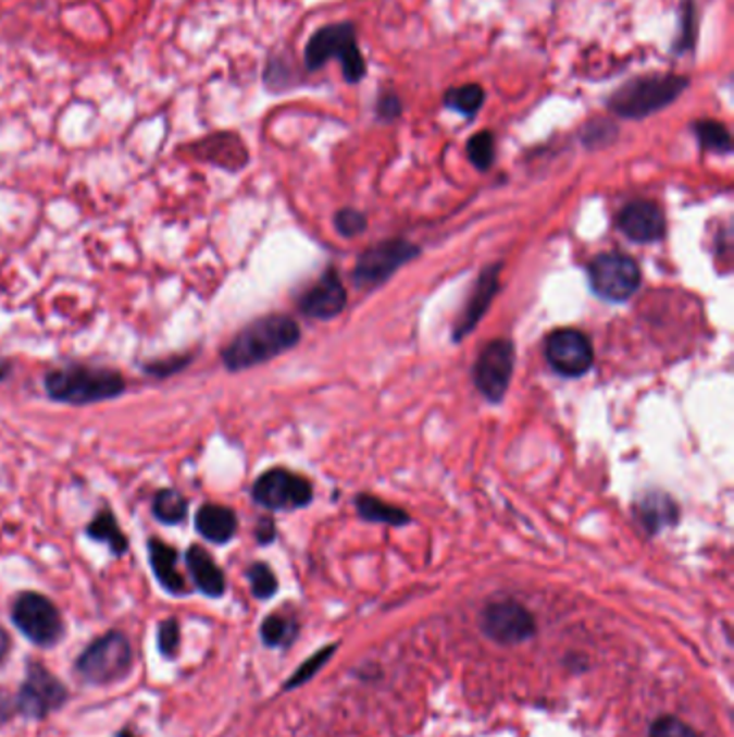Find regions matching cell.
I'll use <instances>...</instances> for the list:
<instances>
[{"label":"cell","mask_w":734,"mask_h":737,"mask_svg":"<svg viewBox=\"0 0 734 737\" xmlns=\"http://www.w3.org/2000/svg\"><path fill=\"white\" fill-rule=\"evenodd\" d=\"M248 580H250V587H252V593L259 598V600H268L276 593L278 589V582H276V576L274 572L263 565V563H254L250 569H248Z\"/></svg>","instance_id":"83f0119b"},{"label":"cell","mask_w":734,"mask_h":737,"mask_svg":"<svg viewBox=\"0 0 734 737\" xmlns=\"http://www.w3.org/2000/svg\"><path fill=\"white\" fill-rule=\"evenodd\" d=\"M300 341V325L285 316L261 317L246 325L222 352V360L231 371L263 365Z\"/></svg>","instance_id":"6da1fadb"},{"label":"cell","mask_w":734,"mask_h":737,"mask_svg":"<svg viewBox=\"0 0 734 737\" xmlns=\"http://www.w3.org/2000/svg\"><path fill=\"white\" fill-rule=\"evenodd\" d=\"M87 535L94 537V539H98V541H105V543L112 548L114 554H121V552L127 550V539H125V535L121 532V528L116 525L114 516H112L108 509L102 512V514L89 525Z\"/></svg>","instance_id":"d4e9b609"},{"label":"cell","mask_w":734,"mask_h":737,"mask_svg":"<svg viewBox=\"0 0 734 737\" xmlns=\"http://www.w3.org/2000/svg\"><path fill=\"white\" fill-rule=\"evenodd\" d=\"M468 158L478 171H487L494 164L496 143H494V134L489 130H483L468 140Z\"/></svg>","instance_id":"484cf974"},{"label":"cell","mask_w":734,"mask_h":737,"mask_svg":"<svg viewBox=\"0 0 734 737\" xmlns=\"http://www.w3.org/2000/svg\"><path fill=\"white\" fill-rule=\"evenodd\" d=\"M276 535V528H274V523L272 520H261V525L257 528V539L259 543H270Z\"/></svg>","instance_id":"836d02e7"},{"label":"cell","mask_w":734,"mask_h":737,"mask_svg":"<svg viewBox=\"0 0 734 737\" xmlns=\"http://www.w3.org/2000/svg\"><path fill=\"white\" fill-rule=\"evenodd\" d=\"M153 514L164 525H177L188 514V503L177 490H162L153 501Z\"/></svg>","instance_id":"cb8c5ba5"},{"label":"cell","mask_w":734,"mask_h":737,"mask_svg":"<svg viewBox=\"0 0 734 737\" xmlns=\"http://www.w3.org/2000/svg\"><path fill=\"white\" fill-rule=\"evenodd\" d=\"M356 507H358L360 516L364 520H371V523H384V525H393V527H403V525L410 523V516L403 509L386 505L375 496H366V494L358 496Z\"/></svg>","instance_id":"44dd1931"},{"label":"cell","mask_w":734,"mask_h":737,"mask_svg":"<svg viewBox=\"0 0 734 737\" xmlns=\"http://www.w3.org/2000/svg\"><path fill=\"white\" fill-rule=\"evenodd\" d=\"M347 307V290L334 270H327L300 300V309L313 319H332Z\"/></svg>","instance_id":"5bb4252c"},{"label":"cell","mask_w":734,"mask_h":737,"mask_svg":"<svg viewBox=\"0 0 734 737\" xmlns=\"http://www.w3.org/2000/svg\"><path fill=\"white\" fill-rule=\"evenodd\" d=\"M46 391L57 402L85 406L119 397L125 391V382L110 369L65 367L46 376Z\"/></svg>","instance_id":"3957f363"},{"label":"cell","mask_w":734,"mask_h":737,"mask_svg":"<svg viewBox=\"0 0 734 737\" xmlns=\"http://www.w3.org/2000/svg\"><path fill=\"white\" fill-rule=\"evenodd\" d=\"M9 371H11V369H9V363L0 358V382H2V380L9 376Z\"/></svg>","instance_id":"8d00e7d4"},{"label":"cell","mask_w":734,"mask_h":737,"mask_svg":"<svg viewBox=\"0 0 734 737\" xmlns=\"http://www.w3.org/2000/svg\"><path fill=\"white\" fill-rule=\"evenodd\" d=\"M648 737H698L696 736V732L689 727V725H685V723H681L679 718H672V716H668V718H659L652 727H650V736Z\"/></svg>","instance_id":"f546056e"},{"label":"cell","mask_w":734,"mask_h":737,"mask_svg":"<svg viewBox=\"0 0 734 737\" xmlns=\"http://www.w3.org/2000/svg\"><path fill=\"white\" fill-rule=\"evenodd\" d=\"M197 530L213 543H226L237 530V518L228 507L203 505L197 514Z\"/></svg>","instance_id":"ffe728a7"},{"label":"cell","mask_w":734,"mask_h":737,"mask_svg":"<svg viewBox=\"0 0 734 737\" xmlns=\"http://www.w3.org/2000/svg\"><path fill=\"white\" fill-rule=\"evenodd\" d=\"M67 699L65 686L50 675L43 666H30L28 677L17 695L15 710L28 718H43L52 710L61 708Z\"/></svg>","instance_id":"7c38bea8"},{"label":"cell","mask_w":734,"mask_h":737,"mask_svg":"<svg viewBox=\"0 0 734 737\" xmlns=\"http://www.w3.org/2000/svg\"><path fill=\"white\" fill-rule=\"evenodd\" d=\"M593 290L610 300L625 303L637 292L642 274L637 263L623 253H604L590 261L588 268Z\"/></svg>","instance_id":"8992f818"},{"label":"cell","mask_w":734,"mask_h":737,"mask_svg":"<svg viewBox=\"0 0 734 737\" xmlns=\"http://www.w3.org/2000/svg\"><path fill=\"white\" fill-rule=\"evenodd\" d=\"M334 224L338 229V233L351 237V235H358L366 229V218L364 213L356 210H340L336 213L334 218Z\"/></svg>","instance_id":"4dcf8cb0"},{"label":"cell","mask_w":734,"mask_h":737,"mask_svg":"<svg viewBox=\"0 0 734 737\" xmlns=\"http://www.w3.org/2000/svg\"><path fill=\"white\" fill-rule=\"evenodd\" d=\"M483 102H485V89L476 83L448 89L441 100V105L455 112H461L463 116H474L481 110Z\"/></svg>","instance_id":"603a6c76"},{"label":"cell","mask_w":734,"mask_h":737,"mask_svg":"<svg viewBox=\"0 0 734 737\" xmlns=\"http://www.w3.org/2000/svg\"><path fill=\"white\" fill-rule=\"evenodd\" d=\"M132 664L129 640L121 632L104 634L78 660V673L91 684L121 679Z\"/></svg>","instance_id":"5b68a950"},{"label":"cell","mask_w":734,"mask_h":737,"mask_svg":"<svg viewBox=\"0 0 734 737\" xmlns=\"http://www.w3.org/2000/svg\"><path fill=\"white\" fill-rule=\"evenodd\" d=\"M9 636H7V632L0 628V662L7 658V651H9Z\"/></svg>","instance_id":"d590c367"},{"label":"cell","mask_w":734,"mask_h":737,"mask_svg":"<svg viewBox=\"0 0 734 737\" xmlns=\"http://www.w3.org/2000/svg\"><path fill=\"white\" fill-rule=\"evenodd\" d=\"M513 365H515V347L507 339L494 341L481 352L474 365V382L489 402L498 404L507 395L513 376Z\"/></svg>","instance_id":"30bf717a"},{"label":"cell","mask_w":734,"mask_h":737,"mask_svg":"<svg viewBox=\"0 0 734 737\" xmlns=\"http://www.w3.org/2000/svg\"><path fill=\"white\" fill-rule=\"evenodd\" d=\"M13 624L37 644H54L63 634L57 606L39 593H22L13 604Z\"/></svg>","instance_id":"9c48e42d"},{"label":"cell","mask_w":734,"mask_h":737,"mask_svg":"<svg viewBox=\"0 0 734 737\" xmlns=\"http://www.w3.org/2000/svg\"><path fill=\"white\" fill-rule=\"evenodd\" d=\"M485 632L505 644L524 642L534 634V619L518 602H498L485 613Z\"/></svg>","instance_id":"4fadbf2b"},{"label":"cell","mask_w":734,"mask_h":737,"mask_svg":"<svg viewBox=\"0 0 734 737\" xmlns=\"http://www.w3.org/2000/svg\"><path fill=\"white\" fill-rule=\"evenodd\" d=\"M252 496L259 505L272 512H289L307 507L313 501V486L309 479L296 472L274 468L257 479Z\"/></svg>","instance_id":"52a82bcc"},{"label":"cell","mask_w":734,"mask_h":737,"mask_svg":"<svg viewBox=\"0 0 734 737\" xmlns=\"http://www.w3.org/2000/svg\"><path fill=\"white\" fill-rule=\"evenodd\" d=\"M500 266H492L487 268L481 279L476 281L474 285V292L463 309V314L459 317L457 321V328H455V339H463L465 334L472 332V328L481 321V317L485 316V311L489 309L496 292H498V285H500Z\"/></svg>","instance_id":"2e32d148"},{"label":"cell","mask_w":734,"mask_h":737,"mask_svg":"<svg viewBox=\"0 0 734 737\" xmlns=\"http://www.w3.org/2000/svg\"><path fill=\"white\" fill-rule=\"evenodd\" d=\"M158 644L164 655H177L179 649V624L175 619L162 622L158 630Z\"/></svg>","instance_id":"1f68e13d"},{"label":"cell","mask_w":734,"mask_h":737,"mask_svg":"<svg viewBox=\"0 0 734 737\" xmlns=\"http://www.w3.org/2000/svg\"><path fill=\"white\" fill-rule=\"evenodd\" d=\"M545 356L551 369L564 378H580L588 373L595 363L588 336L573 328L551 332L545 343Z\"/></svg>","instance_id":"8fae6325"},{"label":"cell","mask_w":734,"mask_h":737,"mask_svg":"<svg viewBox=\"0 0 734 737\" xmlns=\"http://www.w3.org/2000/svg\"><path fill=\"white\" fill-rule=\"evenodd\" d=\"M621 231L633 242H657L665 233V218L650 201H633L619 216Z\"/></svg>","instance_id":"9a60e30c"},{"label":"cell","mask_w":734,"mask_h":737,"mask_svg":"<svg viewBox=\"0 0 734 737\" xmlns=\"http://www.w3.org/2000/svg\"><path fill=\"white\" fill-rule=\"evenodd\" d=\"M694 134L698 138V145L707 151H718V153H731L733 151V138L731 132L724 123L720 121H696L694 123Z\"/></svg>","instance_id":"7402d4cb"},{"label":"cell","mask_w":734,"mask_h":737,"mask_svg":"<svg viewBox=\"0 0 734 737\" xmlns=\"http://www.w3.org/2000/svg\"><path fill=\"white\" fill-rule=\"evenodd\" d=\"M119 737H136V736H134L132 732H121V734H119Z\"/></svg>","instance_id":"74e56055"},{"label":"cell","mask_w":734,"mask_h":737,"mask_svg":"<svg viewBox=\"0 0 734 737\" xmlns=\"http://www.w3.org/2000/svg\"><path fill=\"white\" fill-rule=\"evenodd\" d=\"M401 112H403V105H401L399 96L386 94V96L380 98V102H377V116L382 121H395L397 116H401Z\"/></svg>","instance_id":"d6a6232c"},{"label":"cell","mask_w":734,"mask_h":737,"mask_svg":"<svg viewBox=\"0 0 734 737\" xmlns=\"http://www.w3.org/2000/svg\"><path fill=\"white\" fill-rule=\"evenodd\" d=\"M13 708H15V705H11L9 697H7L4 692H0V723L7 721V718L11 716V710H13Z\"/></svg>","instance_id":"e575fe53"},{"label":"cell","mask_w":734,"mask_h":737,"mask_svg":"<svg viewBox=\"0 0 734 737\" xmlns=\"http://www.w3.org/2000/svg\"><path fill=\"white\" fill-rule=\"evenodd\" d=\"M149 561L153 567L155 578L162 582L164 589L171 593H184L186 580L177 569V552L160 539L149 541Z\"/></svg>","instance_id":"d6986e66"},{"label":"cell","mask_w":734,"mask_h":737,"mask_svg":"<svg viewBox=\"0 0 734 737\" xmlns=\"http://www.w3.org/2000/svg\"><path fill=\"white\" fill-rule=\"evenodd\" d=\"M696 28H698L696 4H694V0H685L681 4V30H679V39L674 41V50L679 54L687 52V50H694V46H696Z\"/></svg>","instance_id":"4316f807"},{"label":"cell","mask_w":734,"mask_h":737,"mask_svg":"<svg viewBox=\"0 0 734 737\" xmlns=\"http://www.w3.org/2000/svg\"><path fill=\"white\" fill-rule=\"evenodd\" d=\"M687 87L689 81L676 74L637 76L617 89L610 96L608 106L623 119H644L672 105Z\"/></svg>","instance_id":"7a4b0ae2"},{"label":"cell","mask_w":734,"mask_h":737,"mask_svg":"<svg viewBox=\"0 0 734 737\" xmlns=\"http://www.w3.org/2000/svg\"><path fill=\"white\" fill-rule=\"evenodd\" d=\"M635 516L648 532H659L679 523V507L668 494L648 492L637 501Z\"/></svg>","instance_id":"e0dca14e"},{"label":"cell","mask_w":734,"mask_h":737,"mask_svg":"<svg viewBox=\"0 0 734 737\" xmlns=\"http://www.w3.org/2000/svg\"><path fill=\"white\" fill-rule=\"evenodd\" d=\"M420 248L406 239L382 242L360 255L356 270L351 274L358 287L371 290L386 283L403 263L419 257Z\"/></svg>","instance_id":"ba28073f"},{"label":"cell","mask_w":734,"mask_h":737,"mask_svg":"<svg viewBox=\"0 0 734 737\" xmlns=\"http://www.w3.org/2000/svg\"><path fill=\"white\" fill-rule=\"evenodd\" d=\"M329 59H338L343 76L349 85H358L366 76V63L358 46V33L351 22H336L319 28L307 44L304 61L311 72L323 67Z\"/></svg>","instance_id":"277c9868"},{"label":"cell","mask_w":734,"mask_h":737,"mask_svg":"<svg viewBox=\"0 0 734 737\" xmlns=\"http://www.w3.org/2000/svg\"><path fill=\"white\" fill-rule=\"evenodd\" d=\"M188 567L192 572L195 585L210 598H220L226 589V580L222 569L215 565V561L211 558L210 554L201 548V545H192L186 554Z\"/></svg>","instance_id":"ac0fdd59"},{"label":"cell","mask_w":734,"mask_h":737,"mask_svg":"<svg viewBox=\"0 0 734 737\" xmlns=\"http://www.w3.org/2000/svg\"><path fill=\"white\" fill-rule=\"evenodd\" d=\"M296 634V624L287 617L281 615H272L265 619L263 628H261V636L268 644L278 647V644H287Z\"/></svg>","instance_id":"f1b7e54d"}]
</instances>
